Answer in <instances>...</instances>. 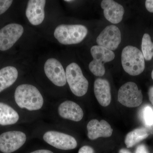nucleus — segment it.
I'll return each instance as SVG.
<instances>
[{"instance_id":"f257e3e1","label":"nucleus","mask_w":153,"mask_h":153,"mask_svg":"<svg viewBox=\"0 0 153 153\" xmlns=\"http://www.w3.org/2000/svg\"><path fill=\"white\" fill-rule=\"evenodd\" d=\"M15 99L21 108L30 111L41 109L44 104V99L39 91L30 84L18 86L15 92Z\"/></svg>"},{"instance_id":"f03ea898","label":"nucleus","mask_w":153,"mask_h":153,"mask_svg":"<svg viewBox=\"0 0 153 153\" xmlns=\"http://www.w3.org/2000/svg\"><path fill=\"white\" fill-rule=\"evenodd\" d=\"M144 59L142 52L134 46H126L122 52L123 68L126 73L131 76L139 75L144 71Z\"/></svg>"},{"instance_id":"7ed1b4c3","label":"nucleus","mask_w":153,"mask_h":153,"mask_svg":"<svg viewBox=\"0 0 153 153\" xmlns=\"http://www.w3.org/2000/svg\"><path fill=\"white\" fill-rule=\"evenodd\" d=\"M88 33L87 28L82 25H61L55 29L54 36L60 44L71 45L82 42Z\"/></svg>"},{"instance_id":"20e7f679","label":"nucleus","mask_w":153,"mask_h":153,"mask_svg":"<svg viewBox=\"0 0 153 153\" xmlns=\"http://www.w3.org/2000/svg\"><path fill=\"white\" fill-rule=\"evenodd\" d=\"M66 74L71 92L77 97H82L87 93L88 82L82 74V70L78 64L72 63L67 66Z\"/></svg>"},{"instance_id":"39448f33","label":"nucleus","mask_w":153,"mask_h":153,"mask_svg":"<svg viewBox=\"0 0 153 153\" xmlns=\"http://www.w3.org/2000/svg\"><path fill=\"white\" fill-rule=\"evenodd\" d=\"M91 53L93 60L89 63V70L96 76H103L105 71V63L110 62L114 59V52L105 47L96 45L91 47Z\"/></svg>"},{"instance_id":"423d86ee","label":"nucleus","mask_w":153,"mask_h":153,"mask_svg":"<svg viewBox=\"0 0 153 153\" xmlns=\"http://www.w3.org/2000/svg\"><path fill=\"white\" fill-rule=\"evenodd\" d=\"M118 100L121 104L127 107H137L143 102L141 90L138 89L135 82H127L120 88L118 93Z\"/></svg>"},{"instance_id":"0eeeda50","label":"nucleus","mask_w":153,"mask_h":153,"mask_svg":"<svg viewBox=\"0 0 153 153\" xmlns=\"http://www.w3.org/2000/svg\"><path fill=\"white\" fill-rule=\"evenodd\" d=\"M27 139L26 134L20 131L6 132L0 135V151L11 153L22 147Z\"/></svg>"},{"instance_id":"6e6552de","label":"nucleus","mask_w":153,"mask_h":153,"mask_svg":"<svg viewBox=\"0 0 153 153\" xmlns=\"http://www.w3.org/2000/svg\"><path fill=\"white\" fill-rule=\"evenodd\" d=\"M24 29L22 25L10 24L0 30V50L4 51L13 46L23 35Z\"/></svg>"},{"instance_id":"1a4fd4ad","label":"nucleus","mask_w":153,"mask_h":153,"mask_svg":"<svg viewBox=\"0 0 153 153\" xmlns=\"http://www.w3.org/2000/svg\"><path fill=\"white\" fill-rule=\"evenodd\" d=\"M121 41V33L117 26L111 25L107 26L97 38L98 46L109 49L116 50Z\"/></svg>"},{"instance_id":"9d476101","label":"nucleus","mask_w":153,"mask_h":153,"mask_svg":"<svg viewBox=\"0 0 153 153\" xmlns=\"http://www.w3.org/2000/svg\"><path fill=\"white\" fill-rule=\"evenodd\" d=\"M43 138L47 143L59 149L68 150L77 146V142L74 137L59 132L47 131L44 134Z\"/></svg>"},{"instance_id":"9b49d317","label":"nucleus","mask_w":153,"mask_h":153,"mask_svg":"<svg viewBox=\"0 0 153 153\" xmlns=\"http://www.w3.org/2000/svg\"><path fill=\"white\" fill-rule=\"evenodd\" d=\"M44 69L46 76L53 84L58 86L66 85V72L62 64L57 59H48L44 64Z\"/></svg>"},{"instance_id":"f8f14e48","label":"nucleus","mask_w":153,"mask_h":153,"mask_svg":"<svg viewBox=\"0 0 153 153\" xmlns=\"http://www.w3.org/2000/svg\"><path fill=\"white\" fill-rule=\"evenodd\" d=\"M45 0L28 1L26 11V16L30 23L34 26L41 25L45 18Z\"/></svg>"},{"instance_id":"ddd939ff","label":"nucleus","mask_w":153,"mask_h":153,"mask_svg":"<svg viewBox=\"0 0 153 153\" xmlns=\"http://www.w3.org/2000/svg\"><path fill=\"white\" fill-rule=\"evenodd\" d=\"M101 7L103 10L105 18L114 24L120 23L123 19L125 10L123 6L112 0H103Z\"/></svg>"},{"instance_id":"4468645a","label":"nucleus","mask_w":153,"mask_h":153,"mask_svg":"<svg viewBox=\"0 0 153 153\" xmlns=\"http://www.w3.org/2000/svg\"><path fill=\"white\" fill-rule=\"evenodd\" d=\"M88 137L91 140L99 137H108L112 135L113 129L109 123L104 120L96 119L89 121L87 126Z\"/></svg>"},{"instance_id":"2eb2a0df","label":"nucleus","mask_w":153,"mask_h":153,"mask_svg":"<svg viewBox=\"0 0 153 153\" xmlns=\"http://www.w3.org/2000/svg\"><path fill=\"white\" fill-rule=\"evenodd\" d=\"M58 111L63 118L74 121H79L83 117L81 108L73 101H66L62 102L58 107Z\"/></svg>"},{"instance_id":"dca6fc26","label":"nucleus","mask_w":153,"mask_h":153,"mask_svg":"<svg viewBox=\"0 0 153 153\" xmlns=\"http://www.w3.org/2000/svg\"><path fill=\"white\" fill-rule=\"evenodd\" d=\"M94 94L97 101L102 106L106 107L110 103L111 100V88L106 79L98 78L94 83Z\"/></svg>"},{"instance_id":"f3484780","label":"nucleus","mask_w":153,"mask_h":153,"mask_svg":"<svg viewBox=\"0 0 153 153\" xmlns=\"http://www.w3.org/2000/svg\"><path fill=\"white\" fill-rule=\"evenodd\" d=\"M18 71L14 66H8L0 70V93L16 82Z\"/></svg>"},{"instance_id":"a211bd4d","label":"nucleus","mask_w":153,"mask_h":153,"mask_svg":"<svg viewBox=\"0 0 153 153\" xmlns=\"http://www.w3.org/2000/svg\"><path fill=\"white\" fill-rule=\"evenodd\" d=\"M19 119L16 111L8 105L0 102V125H10L16 123Z\"/></svg>"},{"instance_id":"6ab92c4d","label":"nucleus","mask_w":153,"mask_h":153,"mask_svg":"<svg viewBox=\"0 0 153 153\" xmlns=\"http://www.w3.org/2000/svg\"><path fill=\"white\" fill-rule=\"evenodd\" d=\"M149 135V133L146 128H140L135 129L126 135L125 143L127 148H131L143 140L146 139Z\"/></svg>"},{"instance_id":"aec40b11","label":"nucleus","mask_w":153,"mask_h":153,"mask_svg":"<svg viewBox=\"0 0 153 153\" xmlns=\"http://www.w3.org/2000/svg\"><path fill=\"white\" fill-rule=\"evenodd\" d=\"M142 50L144 57L146 60H150L153 57V43L150 35L145 33L142 41Z\"/></svg>"},{"instance_id":"412c9836","label":"nucleus","mask_w":153,"mask_h":153,"mask_svg":"<svg viewBox=\"0 0 153 153\" xmlns=\"http://www.w3.org/2000/svg\"><path fill=\"white\" fill-rule=\"evenodd\" d=\"M143 117L146 125L148 126H153V109L151 107L147 106L143 111Z\"/></svg>"},{"instance_id":"4be33fe9","label":"nucleus","mask_w":153,"mask_h":153,"mask_svg":"<svg viewBox=\"0 0 153 153\" xmlns=\"http://www.w3.org/2000/svg\"><path fill=\"white\" fill-rule=\"evenodd\" d=\"M13 2L12 0H0V15L7 11Z\"/></svg>"},{"instance_id":"5701e85b","label":"nucleus","mask_w":153,"mask_h":153,"mask_svg":"<svg viewBox=\"0 0 153 153\" xmlns=\"http://www.w3.org/2000/svg\"><path fill=\"white\" fill-rule=\"evenodd\" d=\"M78 153H94V152L91 147L85 146L79 149Z\"/></svg>"},{"instance_id":"b1692460","label":"nucleus","mask_w":153,"mask_h":153,"mask_svg":"<svg viewBox=\"0 0 153 153\" xmlns=\"http://www.w3.org/2000/svg\"><path fill=\"white\" fill-rule=\"evenodd\" d=\"M135 153H149L144 145H140L137 147Z\"/></svg>"},{"instance_id":"393cba45","label":"nucleus","mask_w":153,"mask_h":153,"mask_svg":"<svg viewBox=\"0 0 153 153\" xmlns=\"http://www.w3.org/2000/svg\"><path fill=\"white\" fill-rule=\"evenodd\" d=\"M146 7L148 11L153 13V0H147L145 3Z\"/></svg>"},{"instance_id":"a878e982","label":"nucleus","mask_w":153,"mask_h":153,"mask_svg":"<svg viewBox=\"0 0 153 153\" xmlns=\"http://www.w3.org/2000/svg\"><path fill=\"white\" fill-rule=\"evenodd\" d=\"M148 94H149L150 101L151 102V103L153 105V86H152V87L150 88Z\"/></svg>"},{"instance_id":"bb28decb","label":"nucleus","mask_w":153,"mask_h":153,"mask_svg":"<svg viewBox=\"0 0 153 153\" xmlns=\"http://www.w3.org/2000/svg\"><path fill=\"white\" fill-rule=\"evenodd\" d=\"M30 153H54L51 151L48 150H38L34 152H32Z\"/></svg>"},{"instance_id":"cd10ccee","label":"nucleus","mask_w":153,"mask_h":153,"mask_svg":"<svg viewBox=\"0 0 153 153\" xmlns=\"http://www.w3.org/2000/svg\"><path fill=\"white\" fill-rule=\"evenodd\" d=\"M119 153H131L129 151L125 149H121L119 151Z\"/></svg>"},{"instance_id":"c85d7f7f","label":"nucleus","mask_w":153,"mask_h":153,"mask_svg":"<svg viewBox=\"0 0 153 153\" xmlns=\"http://www.w3.org/2000/svg\"><path fill=\"white\" fill-rule=\"evenodd\" d=\"M65 1L67 2H70L73 1H68V0H67V1Z\"/></svg>"},{"instance_id":"c756f323","label":"nucleus","mask_w":153,"mask_h":153,"mask_svg":"<svg viewBox=\"0 0 153 153\" xmlns=\"http://www.w3.org/2000/svg\"><path fill=\"white\" fill-rule=\"evenodd\" d=\"M152 79H153V70L152 71Z\"/></svg>"}]
</instances>
